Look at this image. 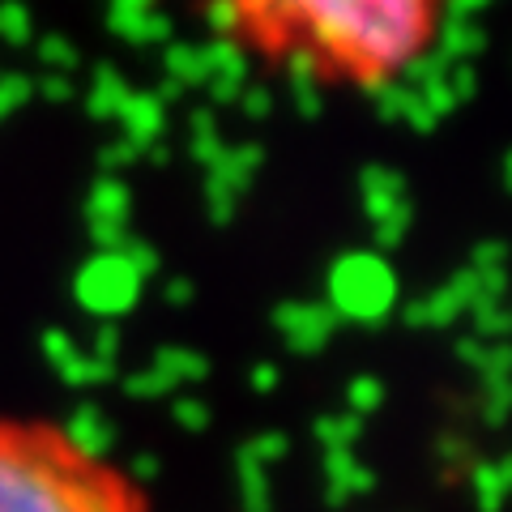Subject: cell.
I'll list each match as a JSON object with an SVG mask.
<instances>
[{
	"instance_id": "obj_28",
	"label": "cell",
	"mask_w": 512,
	"mask_h": 512,
	"mask_svg": "<svg viewBox=\"0 0 512 512\" xmlns=\"http://www.w3.org/2000/svg\"><path fill=\"white\" fill-rule=\"evenodd\" d=\"M0 73H5V69H0Z\"/></svg>"
},
{
	"instance_id": "obj_26",
	"label": "cell",
	"mask_w": 512,
	"mask_h": 512,
	"mask_svg": "<svg viewBox=\"0 0 512 512\" xmlns=\"http://www.w3.org/2000/svg\"><path fill=\"white\" fill-rule=\"evenodd\" d=\"M205 86H210L214 103H239V94H244V86H239V82H222V77H214V82H205Z\"/></svg>"
},
{
	"instance_id": "obj_22",
	"label": "cell",
	"mask_w": 512,
	"mask_h": 512,
	"mask_svg": "<svg viewBox=\"0 0 512 512\" xmlns=\"http://www.w3.org/2000/svg\"><path fill=\"white\" fill-rule=\"evenodd\" d=\"M35 90L43 94L47 103H69V99H73V77H64V73H47Z\"/></svg>"
},
{
	"instance_id": "obj_25",
	"label": "cell",
	"mask_w": 512,
	"mask_h": 512,
	"mask_svg": "<svg viewBox=\"0 0 512 512\" xmlns=\"http://www.w3.org/2000/svg\"><path fill=\"white\" fill-rule=\"evenodd\" d=\"M141 154V146H137V141L133 137H124L120 141V146H111V150H103V163L107 167H120V163H128V158H137Z\"/></svg>"
},
{
	"instance_id": "obj_15",
	"label": "cell",
	"mask_w": 512,
	"mask_h": 512,
	"mask_svg": "<svg viewBox=\"0 0 512 512\" xmlns=\"http://www.w3.org/2000/svg\"><path fill=\"white\" fill-rule=\"evenodd\" d=\"M205 22H210L218 39H231L244 26V5L239 0H205Z\"/></svg>"
},
{
	"instance_id": "obj_6",
	"label": "cell",
	"mask_w": 512,
	"mask_h": 512,
	"mask_svg": "<svg viewBox=\"0 0 512 512\" xmlns=\"http://www.w3.org/2000/svg\"><path fill=\"white\" fill-rule=\"evenodd\" d=\"M436 39H440L436 52H440L448 64H470L474 56L487 52V30L478 26V22H453V18H444V26H440Z\"/></svg>"
},
{
	"instance_id": "obj_21",
	"label": "cell",
	"mask_w": 512,
	"mask_h": 512,
	"mask_svg": "<svg viewBox=\"0 0 512 512\" xmlns=\"http://www.w3.org/2000/svg\"><path fill=\"white\" fill-rule=\"evenodd\" d=\"M239 107H244V116L265 120L269 111H274V94H269L265 86H244V94H239Z\"/></svg>"
},
{
	"instance_id": "obj_16",
	"label": "cell",
	"mask_w": 512,
	"mask_h": 512,
	"mask_svg": "<svg viewBox=\"0 0 512 512\" xmlns=\"http://www.w3.org/2000/svg\"><path fill=\"white\" fill-rule=\"evenodd\" d=\"M30 99H35V82L26 73H0V120L13 116Z\"/></svg>"
},
{
	"instance_id": "obj_18",
	"label": "cell",
	"mask_w": 512,
	"mask_h": 512,
	"mask_svg": "<svg viewBox=\"0 0 512 512\" xmlns=\"http://www.w3.org/2000/svg\"><path fill=\"white\" fill-rule=\"evenodd\" d=\"M444 82H448V90H453L457 103H466V99L478 94V69L474 64H453V69L444 73Z\"/></svg>"
},
{
	"instance_id": "obj_23",
	"label": "cell",
	"mask_w": 512,
	"mask_h": 512,
	"mask_svg": "<svg viewBox=\"0 0 512 512\" xmlns=\"http://www.w3.org/2000/svg\"><path fill=\"white\" fill-rule=\"evenodd\" d=\"M491 0H444V18L453 22H478V13H483Z\"/></svg>"
},
{
	"instance_id": "obj_9",
	"label": "cell",
	"mask_w": 512,
	"mask_h": 512,
	"mask_svg": "<svg viewBox=\"0 0 512 512\" xmlns=\"http://www.w3.org/2000/svg\"><path fill=\"white\" fill-rule=\"evenodd\" d=\"M163 73L171 77L175 86H205L210 73H205V60H201V47L197 43H167L163 52Z\"/></svg>"
},
{
	"instance_id": "obj_2",
	"label": "cell",
	"mask_w": 512,
	"mask_h": 512,
	"mask_svg": "<svg viewBox=\"0 0 512 512\" xmlns=\"http://www.w3.org/2000/svg\"><path fill=\"white\" fill-rule=\"evenodd\" d=\"M244 22L261 26L265 39H278L295 22L308 26L312 47L329 60L363 73L397 69L419 52L427 35V0H239Z\"/></svg>"
},
{
	"instance_id": "obj_8",
	"label": "cell",
	"mask_w": 512,
	"mask_h": 512,
	"mask_svg": "<svg viewBox=\"0 0 512 512\" xmlns=\"http://www.w3.org/2000/svg\"><path fill=\"white\" fill-rule=\"evenodd\" d=\"M124 99H128V86H124V77L116 73V64H99V69H94V82H90V94H86L90 116L94 120H111Z\"/></svg>"
},
{
	"instance_id": "obj_13",
	"label": "cell",
	"mask_w": 512,
	"mask_h": 512,
	"mask_svg": "<svg viewBox=\"0 0 512 512\" xmlns=\"http://www.w3.org/2000/svg\"><path fill=\"white\" fill-rule=\"evenodd\" d=\"M0 39L9 47H26L35 39V18H30L26 0H0Z\"/></svg>"
},
{
	"instance_id": "obj_10",
	"label": "cell",
	"mask_w": 512,
	"mask_h": 512,
	"mask_svg": "<svg viewBox=\"0 0 512 512\" xmlns=\"http://www.w3.org/2000/svg\"><path fill=\"white\" fill-rule=\"evenodd\" d=\"M363 94L372 99L376 116L380 120H402V99H406V86L393 82L389 73H363Z\"/></svg>"
},
{
	"instance_id": "obj_4",
	"label": "cell",
	"mask_w": 512,
	"mask_h": 512,
	"mask_svg": "<svg viewBox=\"0 0 512 512\" xmlns=\"http://www.w3.org/2000/svg\"><path fill=\"white\" fill-rule=\"evenodd\" d=\"M116 116L124 120L128 137H133L141 150H146L150 141H154V137H158V133H163V128H167V107L158 103L154 94H133V90H128V99L120 103V111H116Z\"/></svg>"
},
{
	"instance_id": "obj_27",
	"label": "cell",
	"mask_w": 512,
	"mask_h": 512,
	"mask_svg": "<svg viewBox=\"0 0 512 512\" xmlns=\"http://www.w3.org/2000/svg\"><path fill=\"white\" fill-rule=\"evenodd\" d=\"M154 0H111L107 13H150Z\"/></svg>"
},
{
	"instance_id": "obj_5",
	"label": "cell",
	"mask_w": 512,
	"mask_h": 512,
	"mask_svg": "<svg viewBox=\"0 0 512 512\" xmlns=\"http://www.w3.org/2000/svg\"><path fill=\"white\" fill-rule=\"evenodd\" d=\"M107 26H111V35H120L133 47L171 43V18L158 13V9H150V13H107Z\"/></svg>"
},
{
	"instance_id": "obj_19",
	"label": "cell",
	"mask_w": 512,
	"mask_h": 512,
	"mask_svg": "<svg viewBox=\"0 0 512 512\" xmlns=\"http://www.w3.org/2000/svg\"><path fill=\"white\" fill-rule=\"evenodd\" d=\"M419 99L427 103V111H431V116H448V111H453L457 107V99H453V90H448V82H444V77H440V82H431V86H423L419 90Z\"/></svg>"
},
{
	"instance_id": "obj_3",
	"label": "cell",
	"mask_w": 512,
	"mask_h": 512,
	"mask_svg": "<svg viewBox=\"0 0 512 512\" xmlns=\"http://www.w3.org/2000/svg\"><path fill=\"white\" fill-rule=\"evenodd\" d=\"M286 77H291L299 116L316 120L325 103H320V52L312 43H295L291 52H286Z\"/></svg>"
},
{
	"instance_id": "obj_11",
	"label": "cell",
	"mask_w": 512,
	"mask_h": 512,
	"mask_svg": "<svg viewBox=\"0 0 512 512\" xmlns=\"http://www.w3.org/2000/svg\"><path fill=\"white\" fill-rule=\"evenodd\" d=\"M363 188H367V210H372V218L380 214H393L397 205H402V180H397L393 171H384V167H372L363 175Z\"/></svg>"
},
{
	"instance_id": "obj_24",
	"label": "cell",
	"mask_w": 512,
	"mask_h": 512,
	"mask_svg": "<svg viewBox=\"0 0 512 512\" xmlns=\"http://www.w3.org/2000/svg\"><path fill=\"white\" fill-rule=\"evenodd\" d=\"M192 154H197V158H205V163H218V154H222V146H218L214 128H201V133H197V137H192Z\"/></svg>"
},
{
	"instance_id": "obj_1",
	"label": "cell",
	"mask_w": 512,
	"mask_h": 512,
	"mask_svg": "<svg viewBox=\"0 0 512 512\" xmlns=\"http://www.w3.org/2000/svg\"><path fill=\"white\" fill-rule=\"evenodd\" d=\"M0 512H158L133 466L73 423L0 410Z\"/></svg>"
},
{
	"instance_id": "obj_7",
	"label": "cell",
	"mask_w": 512,
	"mask_h": 512,
	"mask_svg": "<svg viewBox=\"0 0 512 512\" xmlns=\"http://www.w3.org/2000/svg\"><path fill=\"white\" fill-rule=\"evenodd\" d=\"M201 60H205L210 82H214V77H222V82L248 86V56H244V47H239L235 39H210L201 47Z\"/></svg>"
},
{
	"instance_id": "obj_20",
	"label": "cell",
	"mask_w": 512,
	"mask_h": 512,
	"mask_svg": "<svg viewBox=\"0 0 512 512\" xmlns=\"http://www.w3.org/2000/svg\"><path fill=\"white\" fill-rule=\"evenodd\" d=\"M402 120H406L410 128H419V133L436 128V116H431L427 103L419 99V90H406V99H402Z\"/></svg>"
},
{
	"instance_id": "obj_17",
	"label": "cell",
	"mask_w": 512,
	"mask_h": 512,
	"mask_svg": "<svg viewBox=\"0 0 512 512\" xmlns=\"http://www.w3.org/2000/svg\"><path fill=\"white\" fill-rule=\"evenodd\" d=\"M124 205H128L124 184H120V180H99V188H94V197H90L94 218L111 222V218H120V214H124Z\"/></svg>"
},
{
	"instance_id": "obj_12",
	"label": "cell",
	"mask_w": 512,
	"mask_h": 512,
	"mask_svg": "<svg viewBox=\"0 0 512 512\" xmlns=\"http://www.w3.org/2000/svg\"><path fill=\"white\" fill-rule=\"evenodd\" d=\"M448 69H453V64H448L440 52H414L410 60L397 64V73H402V86L406 90H423L431 82H440Z\"/></svg>"
},
{
	"instance_id": "obj_14",
	"label": "cell",
	"mask_w": 512,
	"mask_h": 512,
	"mask_svg": "<svg viewBox=\"0 0 512 512\" xmlns=\"http://www.w3.org/2000/svg\"><path fill=\"white\" fill-rule=\"evenodd\" d=\"M35 56L43 60V69L64 73V77H69V73L77 69V64H82V56H77V47L69 43V35H39Z\"/></svg>"
}]
</instances>
